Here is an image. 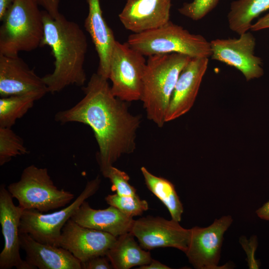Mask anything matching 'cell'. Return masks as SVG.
<instances>
[{
    "label": "cell",
    "mask_w": 269,
    "mask_h": 269,
    "mask_svg": "<svg viewBox=\"0 0 269 269\" xmlns=\"http://www.w3.org/2000/svg\"><path fill=\"white\" fill-rule=\"evenodd\" d=\"M108 80L93 73L83 88L84 97L55 116L61 124L78 122L92 129L99 147L97 160L102 173L122 155L134 151L141 123L139 116L129 111L127 102L113 94Z\"/></svg>",
    "instance_id": "6da1fadb"
},
{
    "label": "cell",
    "mask_w": 269,
    "mask_h": 269,
    "mask_svg": "<svg viewBox=\"0 0 269 269\" xmlns=\"http://www.w3.org/2000/svg\"><path fill=\"white\" fill-rule=\"evenodd\" d=\"M44 36L54 57V70L42 79L48 92L55 93L69 85L82 86L86 81L84 68L88 41L83 30L61 13L55 17L42 11Z\"/></svg>",
    "instance_id": "7a4b0ae2"
},
{
    "label": "cell",
    "mask_w": 269,
    "mask_h": 269,
    "mask_svg": "<svg viewBox=\"0 0 269 269\" xmlns=\"http://www.w3.org/2000/svg\"><path fill=\"white\" fill-rule=\"evenodd\" d=\"M191 57L172 53L148 56L143 77L140 101L147 119L158 127L166 114L179 75Z\"/></svg>",
    "instance_id": "3957f363"
},
{
    "label": "cell",
    "mask_w": 269,
    "mask_h": 269,
    "mask_svg": "<svg viewBox=\"0 0 269 269\" xmlns=\"http://www.w3.org/2000/svg\"><path fill=\"white\" fill-rule=\"evenodd\" d=\"M35 0H14L1 20L0 55H17L41 46L42 11Z\"/></svg>",
    "instance_id": "277c9868"
},
{
    "label": "cell",
    "mask_w": 269,
    "mask_h": 269,
    "mask_svg": "<svg viewBox=\"0 0 269 269\" xmlns=\"http://www.w3.org/2000/svg\"><path fill=\"white\" fill-rule=\"evenodd\" d=\"M127 42L144 56L172 53L191 58H209L211 55L210 41L200 34L191 33L170 20L157 28L133 33Z\"/></svg>",
    "instance_id": "5b68a950"
},
{
    "label": "cell",
    "mask_w": 269,
    "mask_h": 269,
    "mask_svg": "<svg viewBox=\"0 0 269 269\" xmlns=\"http://www.w3.org/2000/svg\"><path fill=\"white\" fill-rule=\"evenodd\" d=\"M7 189L22 209L42 213L63 208L74 198L71 192L54 185L46 168L33 164L25 167L19 180L9 184Z\"/></svg>",
    "instance_id": "8992f818"
},
{
    "label": "cell",
    "mask_w": 269,
    "mask_h": 269,
    "mask_svg": "<svg viewBox=\"0 0 269 269\" xmlns=\"http://www.w3.org/2000/svg\"><path fill=\"white\" fill-rule=\"evenodd\" d=\"M100 183L101 178L97 175L87 183L83 190L71 204L58 211L44 214L35 209L23 210L19 233L28 234L42 243L59 246L63 226L82 203L98 191Z\"/></svg>",
    "instance_id": "52a82bcc"
},
{
    "label": "cell",
    "mask_w": 269,
    "mask_h": 269,
    "mask_svg": "<svg viewBox=\"0 0 269 269\" xmlns=\"http://www.w3.org/2000/svg\"><path fill=\"white\" fill-rule=\"evenodd\" d=\"M146 61L126 42L116 41L111 54L109 79L113 94L126 102L140 100Z\"/></svg>",
    "instance_id": "ba28073f"
},
{
    "label": "cell",
    "mask_w": 269,
    "mask_h": 269,
    "mask_svg": "<svg viewBox=\"0 0 269 269\" xmlns=\"http://www.w3.org/2000/svg\"><path fill=\"white\" fill-rule=\"evenodd\" d=\"M210 44L211 59L235 68L247 81L263 75L262 59L254 53L256 38L250 32L241 34L237 38L214 39Z\"/></svg>",
    "instance_id": "9c48e42d"
},
{
    "label": "cell",
    "mask_w": 269,
    "mask_h": 269,
    "mask_svg": "<svg viewBox=\"0 0 269 269\" xmlns=\"http://www.w3.org/2000/svg\"><path fill=\"white\" fill-rule=\"evenodd\" d=\"M233 219L230 215L216 219L207 227H194L188 249L185 253L190 264L197 269L228 268L227 265L219 266L221 247L225 232Z\"/></svg>",
    "instance_id": "30bf717a"
},
{
    "label": "cell",
    "mask_w": 269,
    "mask_h": 269,
    "mask_svg": "<svg viewBox=\"0 0 269 269\" xmlns=\"http://www.w3.org/2000/svg\"><path fill=\"white\" fill-rule=\"evenodd\" d=\"M143 249L175 248L187 251L191 229L183 228L179 222L160 217L147 216L134 220L131 232Z\"/></svg>",
    "instance_id": "8fae6325"
},
{
    "label": "cell",
    "mask_w": 269,
    "mask_h": 269,
    "mask_svg": "<svg viewBox=\"0 0 269 269\" xmlns=\"http://www.w3.org/2000/svg\"><path fill=\"white\" fill-rule=\"evenodd\" d=\"M48 92L42 77L31 69L18 55H0V96L30 95L42 98Z\"/></svg>",
    "instance_id": "7c38bea8"
},
{
    "label": "cell",
    "mask_w": 269,
    "mask_h": 269,
    "mask_svg": "<svg viewBox=\"0 0 269 269\" xmlns=\"http://www.w3.org/2000/svg\"><path fill=\"white\" fill-rule=\"evenodd\" d=\"M3 184L0 187V224L4 247L0 254V269H32L20 257L19 226L23 209L16 206Z\"/></svg>",
    "instance_id": "4fadbf2b"
},
{
    "label": "cell",
    "mask_w": 269,
    "mask_h": 269,
    "mask_svg": "<svg viewBox=\"0 0 269 269\" xmlns=\"http://www.w3.org/2000/svg\"><path fill=\"white\" fill-rule=\"evenodd\" d=\"M117 239L109 233L82 226L70 218L62 229L59 246L70 252L81 263L106 256Z\"/></svg>",
    "instance_id": "5bb4252c"
},
{
    "label": "cell",
    "mask_w": 269,
    "mask_h": 269,
    "mask_svg": "<svg viewBox=\"0 0 269 269\" xmlns=\"http://www.w3.org/2000/svg\"><path fill=\"white\" fill-rule=\"evenodd\" d=\"M209 58H191L181 71L174 89L166 114L165 123L172 121L190 111L197 97Z\"/></svg>",
    "instance_id": "9a60e30c"
},
{
    "label": "cell",
    "mask_w": 269,
    "mask_h": 269,
    "mask_svg": "<svg viewBox=\"0 0 269 269\" xmlns=\"http://www.w3.org/2000/svg\"><path fill=\"white\" fill-rule=\"evenodd\" d=\"M171 0H128L119 19L133 33L155 29L170 20Z\"/></svg>",
    "instance_id": "2e32d148"
},
{
    "label": "cell",
    "mask_w": 269,
    "mask_h": 269,
    "mask_svg": "<svg viewBox=\"0 0 269 269\" xmlns=\"http://www.w3.org/2000/svg\"><path fill=\"white\" fill-rule=\"evenodd\" d=\"M19 241L32 269H82L80 261L62 247L40 243L26 233H19Z\"/></svg>",
    "instance_id": "e0dca14e"
},
{
    "label": "cell",
    "mask_w": 269,
    "mask_h": 269,
    "mask_svg": "<svg viewBox=\"0 0 269 269\" xmlns=\"http://www.w3.org/2000/svg\"><path fill=\"white\" fill-rule=\"evenodd\" d=\"M71 219L84 227L109 233L116 237L130 232L134 219L110 205L104 209L92 208L85 201Z\"/></svg>",
    "instance_id": "ac0fdd59"
},
{
    "label": "cell",
    "mask_w": 269,
    "mask_h": 269,
    "mask_svg": "<svg viewBox=\"0 0 269 269\" xmlns=\"http://www.w3.org/2000/svg\"><path fill=\"white\" fill-rule=\"evenodd\" d=\"M88 13L84 27L90 34L99 58L97 73L109 79L110 60L116 42L114 33L105 21L100 0H86Z\"/></svg>",
    "instance_id": "d6986e66"
},
{
    "label": "cell",
    "mask_w": 269,
    "mask_h": 269,
    "mask_svg": "<svg viewBox=\"0 0 269 269\" xmlns=\"http://www.w3.org/2000/svg\"><path fill=\"white\" fill-rule=\"evenodd\" d=\"M139 245L131 232L117 237L114 245L106 256L115 269H129L134 266H141L150 263L152 258Z\"/></svg>",
    "instance_id": "ffe728a7"
},
{
    "label": "cell",
    "mask_w": 269,
    "mask_h": 269,
    "mask_svg": "<svg viewBox=\"0 0 269 269\" xmlns=\"http://www.w3.org/2000/svg\"><path fill=\"white\" fill-rule=\"evenodd\" d=\"M269 10V0H236L227 15L231 30L241 35L250 30L254 19Z\"/></svg>",
    "instance_id": "44dd1931"
},
{
    "label": "cell",
    "mask_w": 269,
    "mask_h": 269,
    "mask_svg": "<svg viewBox=\"0 0 269 269\" xmlns=\"http://www.w3.org/2000/svg\"><path fill=\"white\" fill-rule=\"evenodd\" d=\"M140 170L147 188L165 206L171 218L179 222L183 207L174 185L167 179L152 174L144 166Z\"/></svg>",
    "instance_id": "7402d4cb"
},
{
    "label": "cell",
    "mask_w": 269,
    "mask_h": 269,
    "mask_svg": "<svg viewBox=\"0 0 269 269\" xmlns=\"http://www.w3.org/2000/svg\"><path fill=\"white\" fill-rule=\"evenodd\" d=\"M38 100L30 95L11 96L0 99V127L11 128Z\"/></svg>",
    "instance_id": "603a6c76"
},
{
    "label": "cell",
    "mask_w": 269,
    "mask_h": 269,
    "mask_svg": "<svg viewBox=\"0 0 269 269\" xmlns=\"http://www.w3.org/2000/svg\"><path fill=\"white\" fill-rule=\"evenodd\" d=\"M28 152L22 139L11 128L0 127V166L9 162L13 157Z\"/></svg>",
    "instance_id": "cb8c5ba5"
},
{
    "label": "cell",
    "mask_w": 269,
    "mask_h": 269,
    "mask_svg": "<svg viewBox=\"0 0 269 269\" xmlns=\"http://www.w3.org/2000/svg\"><path fill=\"white\" fill-rule=\"evenodd\" d=\"M108 204L113 206L123 213L134 217L141 215L148 209V204L137 194L134 196H122L118 194L108 195L105 198Z\"/></svg>",
    "instance_id": "d4e9b609"
},
{
    "label": "cell",
    "mask_w": 269,
    "mask_h": 269,
    "mask_svg": "<svg viewBox=\"0 0 269 269\" xmlns=\"http://www.w3.org/2000/svg\"><path fill=\"white\" fill-rule=\"evenodd\" d=\"M103 175L110 180L113 190L122 196H134L136 195V189L129 183L130 177L125 172L113 165L103 172Z\"/></svg>",
    "instance_id": "484cf974"
},
{
    "label": "cell",
    "mask_w": 269,
    "mask_h": 269,
    "mask_svg": "<svg viewBox=\"0 0 269 269\" xmlns=\"http://www.w3.org/2000/svg\"><path fill=\"white\" fill-rule=\"evenodd\" d=\"M219 0H193L185 2L178 9L179 12L193 20L197 21L203 18L217 5Z\"/></svg>",
    "instance_id": "4316f807"
},
{
    "label": "cell",
    "mask_w": 269,
    "mask_h": 269,
    "mask_svg": "<svg viewBox=\"0 0 269 269\" xmlns=\"http://www.w3.org/2000/svg\"><path fill=\"white\" fill-rule=\"evenodd\" d=\"M240 243L247 255V262L249 268L258 269L259 265L255 259V252L257 247L256 237L254 236L248 240L245 236H242L240 238Z\"/></svg>",
    "instance_id": "83f0119b"
},
{
    "label": "cell",
    "mask_w": 269,
    "mask_h": 269,
    "mask_svg": "<svg viewBox=\"0 0 269 269\" xmlns=\"http://www.w3.org/2000/svg\"><path fill=\"white\" fill-rule=\"evenodd\" d=\"M82 269H113L107 256H98L81 263Z\"/></svg>",
    "instance_id": "f1b7e54d"
},
{
    "label": "cell",
    "mask_w": 269,
    "mask_h": 269,
    "mask_svg": "<svg viewBox=\"0 0 269 269\" xmlns=\"http://www.w3.org/2000/svg\"><path fill=\"white\" fill-rule=\"evenodd\" d=\"M51 16L55 17L60 13L59 11L60 0H35Z\"/></svg>",
    "instance_id": "f546056e"
},
{
    "label": "cell",
    "mask_w": 269,
    "mask_h": 269,
    "mask_svg": "<svg viewBox=\"0 0 269 269\" xmlns=\"http://www.w3.org/2000/svg\"><path fill=\"white\" fill-rule=\"evenodd\" d=\"M269 28V12L253 23L250 30L253 31Z\"/></svg>",
    "instance_id": "4dcf8cb0"
},
{
    "label": "cell",
    "mask_w": 269,
    "mask_h": 269,
    "mask_svg": "<svg viewBox=\"0 0 269 269\" xmlns=\"http://www.w3.org/2000/svg\"><path fill=\"white\" fill-rule=\"evenodd\" d=\"M139 269H170L169 267L163 264L158 261L152 259L147 265L139 266Z\"/></svg>",
    "instance_id": "1f68e13d"
},
{
    "label": "cell",
    "mask_w": 269,
    "mask_h": 269,
    "mask_svg": "<svg viewBox=\"0 0 269 269\" xmlns=\"http://www.w3.org/2000/svg\"><path fill=\"white\" fill-rule=\"evenodd\" d=\"M256 213L261 219L269 221V201L256 211Z\"/></svg>",
    "instance_id": "d6a6232c"
},
{
    "label": "cell",
    "mask_w": 269,
    "mask_h": 269,
    "mask_svg": "<svg viewBox=\"0 0 269 269\" xmlns=\"http://www.w3.org/2000/svg\"><path fill=\"white\" fill-rule=\"evenodd\" d=\"M14 0H0V20L1 21Z\"/></svg>",
    "instance_id": "836d02e7"
}]
</instances>
